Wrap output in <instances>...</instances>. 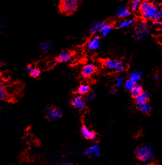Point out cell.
Segmentation results:
<instances>
[{"label": "cell", "instance_id": "obj_2", "mask_svg": "<svg viewBox=\"0 0 162 165\" xmlns=\"http://www.w3.org/2000/svg\"><path fill=\"white\" fill-rule=\"evenodd\" d=\"M136 156L139 160L146 163L153 158L154 152L152 147L149 145H144L136 149Z\"/></svg>", "mask_w": 162, "mask_h": 165}, {"label": "cell", "instance_id": "obj_9", "mask_svg": "<svg viewBox=\"0 0 162 165\" xmlns=\"http://www.w3.org/2000/svg\"><path fill=\"white\" fill-rule=\"evenodd\" d=\"M101 41L98 36H94L88 41L87 48L89 51H95L100 47Z\"/></svg>", "mask_w": 162, "mask_h": 165}, {"label": "cell", "instance_id": "obj_13", "mask_svg": "<svg viewBox=\"0 0 162 165\" xmlns=\"http://www.w3.org/2000/svg\"><path fill=\"white\" fill-rule=\"evenodd\" d=\"M102 25H103V22L96 21L93 23L89 29V33L91 34H93V35L100 33Z\"/></svg>", "mask_w": 162, "mask_h": 165}, {"label": "cell", "instance_id": "obj_1", "mask_svg": "<svg viewBox=\"0 0 162 165\" xmlns=\"http://www.w3.org/2000/svg\"><path fill=\"white\" fill-rule=\"evenodd\" d=\"M143 18L146 20H155L159 8L148 0L142 2L139 7Z\"/></svg>", "mask_w": 162, "mask_h": 165}, {"label": "cell", "instance_id": "obj_14", "mask_svg": "<svg viewBox=\"0 0 162 165\" xmlns=\"http://www.w3.org/2000/svg\"><path fill=\"white\" fill-rule=\"evenodd\" d=\"M121 62H119L117 60H112V59H107L104 62V65L106 68L109 69H115L121 64Z\"/></svg>", "mask_w": 162, "mask_h": 165}, {"label": "cell", "instance_id": "obj_7", "mask_svg": "<svg viewBox=\"0 0 162 165\" xmlns=\"http://www.w3.org/2000/svg\"><path fill=\"white\" fill-rule=\"evenodd\" d=\"M100 147L98 144L93 145L90 146L89 147L85 150V151L82 153V155L85 156H92L94 158H98V156L100 155Z\"/></svg>", "mask_w": 162, "mask_h": 165}, {"label": "cell", "instance_id": "obj_22", "mask_svg": "<svg viewBox=\"0 0 162 165\" xmlns=\"http://www.w3.org/2000/svg\"><path fill=\"white\" fill-rule=\"evenodd\" d=\"M133 19H123L119 22V27L120 28H125L129 27L133 23Z\"/></svg>", "mask_w": 162, "mask_h": 165}, {"label": "cell", "instance_id": "obj_3", "mask_svg": "<svg viewBox=\"0 0 162 165\" xmlns=\"http://www.w3.org/2000/svg\"><path fill=\"white\" fill-rule=\"evenodd\" d=\"M78 4L79 0H61L60 8L63 13L70 14L76 10Z\"/></svg>", "mask_w": 162, "mask_h": 165}, {"label": "cell", "instance_id": "obj_25", "mask_svg": "<svg viewBox=\"0 0 162 165\" xmlns=\"http://www.w3.org/2000/svg\"><path fill=\"white\" fill-rule=\"evenodd\" d=\"M131 91H132V94L133 96L136 98L143 92V88H142V87L140 85H135L134 88L132 89V90Z\"/></svg>", "mask_w": 162, "mask_h": 165}, {"label": "cell", "instance_id": "obj_35", "mask_svg": "<svg viewBox=\"0 0 162 165\" xmlns=\"http://www.w3.org/2000/svg\"><path fill=\"white\" fill-rule=\"evenodd\" d=\"M160 28H161V30H162V23H161V24H160Z\"/></svg>", "mask_w": 162, "mask_h": 165}, {"label": "cell", "instance_id": "obj_15", "mask_svg": "<svg viewBox=\"0 0 162 165\" xmlns=\"http://www.w3.org/2000/svg\"><path fill=\"white\" fill-rule=\"evenodd\" d=\"M137 107L139 111L144 113H149L151 109V106L148 102L143 103H138Z\"/></svg>", "mask_w": 162, "mask_h": 165}, {"label": "cell", "instance_id": "obj_17", "mask_svg": "<svg viewBox=\"0 0 162 165\" xmlns=\"http://www.w3.org/2000/svg\"><path fill=\"white\" fill-rule=\"evenodd\" d=\"M112 30V27L111 25H109L106 23L103 22V25H102V27L100 31V34L102 36H107L108 34H110L111 32V31Z\"/></svg>", "mask_w": 162, "mask_h": 165}, {"label": "cell", "instance_id": "obj_28", "mask_svg": "<svg viewBox=\"0 0 162 165\" xmlns=\"http://www.w3.org/2000/svg\"><path fill=\"white\" fill-rule=\"evenodd\" d=\"M123 82H124V78L123 77H116V82H115V87L116 88L120 87L121 85H123Z\"/></svg>", "mask_w": 162, "mask_h": 165}, {"label": "cell", "instance_id": "obj_29", "mask_svg": "<svg viewBox=\"0 0 162 165\" xmlns=\"http://www.w3.org/2000/svg\"><path fill=\"white\" fill-rule=\"evenodd\" d=\"M139 7H140V5H139L138 3H136L134 2H132V4H131V9H132V11H136L138 9Z\"/></svg>", "mask_w": 162, "mask_h": 165}, {"label": "cell", "instance_id": "obj_12", "mask_svg": "<svg viewBox=\"0 0 162 165\" xmlns=\"http://www.w3.org/2000/svg\"><path fill=\"white\" fill-rule=\"evenodd\" d=\"M81 134L85 138H87V139L93 140L96 137L95 133L89 130L86 126H83L81 128Z\"/></svg>", "mask_w": 162, "mask_h": 165}, {"label": "cell", "instance_id": "obj_21", "mask_svg": "<svg viewBox=\"0 0 162 165\" xmlns=\"http://www.w3.org/2000/svg\"><path fill=\"white\" fill-rule=\"evenodd\" d=\"M40 49L44 53H48L52 49V45L49 42L44 41L40 44Z\"/></svg>", "mask_w": 162, "mask_h": 165}, {"label": "cell", "instance_id": "obj_4", "mask_svg": "<svg viewBox=\"0 0 162 165\" xmlns=\"http://www.w3.org/2000/svg\"><path fill=\"white\" fill-rule=\"evenodd\" d=\"M149 25L145 23H139L134 31V36L138 40H144L149 32Z\"/></svg>", "mask_w": 162, "mask_h": 165}, {"label": "cell", "instance_id": "obj_6", "mask_svg": "<svg viewBox=\"0 0 162 165\" xmlns=\"http://www.w3.org/2000/svg\"><path fill=\"white\" fill-rule=\"evenodd\" d=\"M72 105L78 111H83L86 108L87 101L85 98L80 95H76L72 100Z\"/></svg>", "mask_w": 162, "mask_h": 165}, {"label": "cell", "instance_id": "obj_34", "mask_svg": "<svg viewBox=\"0 0 162 165\" xmlns=\"http://www.w3.org/2000/svg\"><path fill=\"white\" fill-rule=\"evenodd\" d=\"M2 59H0V68H2Z\"/></svg>", "mask_w": 162, "mask_h": 165}, {"label": "cell", "instance_id": "obj_24", "mask_svg": "<svg viewBox=\"0 0 162 165\" xmlns=\"http://www.w3.org/2000/svg\"><path fill=\"white\" fill-rule=\"evenodd\" d=\"M85 100H86L87 102H93L96 100L97 98V95L93 91H89L88 93L85 95Z\"/></svg>", "mask_w": 162, "mask_h": 165}, {"label": "cell", "instance_id": "obj_33", "mask_svg": "<svg viewBox=\"0 0 162 165\" xmlns=\"http://www.w3.org/2000/svg\"><path fill=\"white\" fill-rule=\"evenodd\" d=\"M132 2H136V3H140V2H143V0H132Z\"/></svg>", "mask_w": 162, "mask_h": 165}, {"label": "cell", "instance_id": "obj_30", "mask_svg": "<svg viewBox=\"0 0 162 165\" xmlns=\"http://www.w3.org/2000/svg\"><path fill=\"white\" fill-rule=\"evenodd\" d=\"M116 72H118V73H122V72H123L124 70H125V68L123 67V66L121 64L119 65L117 68H116L115 70Z\"/></svg>", "mask_w": 162, "mask_h": 165}, {"label": "cell", "instance_id": "obj_23", "mask_svg": "<svg viewBox=\"0 0 162 165\" xmlns=\"http://www.w3.org/2000/svg\"><path fill=\"white\" fill-rule=\"evenodd\" d=\"M136 85V83L133 81L132 79H128L127 80L126 82L124 83V88L126 90L131 91L132 90V89L134 88V86Z\"/></svg>", "mask_w": 162, "mask_h": 165}, {"label": "cell", "instance_id": "obj_31", "mask_svg": "<svg viewBox=\"0 0 162 165\" xmlns=\"http://www.w3.org/2000/svg\"><path fill=\"white\" fill-rule=\"evenodd\" d=\"M153 79H154L155 81H159V80H160V79H161V76L159 74H156L154 75Z\"/></svg>", "mask_w": 162, "mask_h": 165}, {"label": "cell", "instance_id": "obj_27", "mask_svg": "<svg viewBox=\"0 0 162 165\" xmlns=\"http://www.w3.org/2000/svg\"><path fill=\"white\" fill-rule=\"evenodd\" d=\"M154 21L156 23H159L162 21V9H159Z\"/></svg>", "mask_w": 162, "mask_h": 165}, {"label": "cell", "instance_id": "obj_20", "mask_svg": "<svg viewBox=\"0 0 162 165\" xmlns=\"http://www.w3.org/2000/svg\"><path fill=\"white\" fill-rule=\"evenodd\" d=\"M129 79H132L135 83L139 82L142 79V72L140 71L132 72L129 75Z\"/></svg>", "mask_w": 162, "mask_h": 165}, {"label": "cell", "instance_id": "obj_5", "mask_svg": "<svg viewBox=\"0 0 162 165\" xmlns=\"http://www.w3.org/2000/svg\"><path fill=\"white\" fill-rule=\"evenodd\" d=\"M44 113L49 120H57L62 115V110L59 107L49 106L45 109Z\"/></svg>", "mask_w": 162, "mask_h": 165}, {"label": "cell", "instance_id": "obj_10", "mask_svg": "<svg viewBox=\"0 0 162 165\" xmlns=\"http://www.w3.org/2000/svg\"><path fill=\"white\" fill-rule=\"evenodd\" d=\"M96 70V67L94 64L93 63H87L85 66H84L82 68L81 73L82 77H89L94 73Z\"/></svg>", "mask_w": 162, "mask_h": 165}, {"label": "cell", "instance_id": "obj_16", "mask_svg": "<svg viewBox=\"0 0 162 165\" xmlns=\"http://www.w3.org/2000/svg\"><path fill=\"white\" fill-rule=\"evenodd\" d=\"M136 100L137 103H143V102H147L149 98V94L147 92H142V93L136 97Z\"/></svg>", "mask_w": 162, "mask_h": 165}, {"label": "cell", "instance_id": "obj_19", "mask_svg": "<svg viewBox=\"0 0 162 165\" xmlns=\"http://www.w3.org/2000/svg\"><path fill=\"white\" fill-rule=\"evenodd\" d=\"M90 91V88L87 84H82L77 89L78 94L80 95H86Z\"/></svg>", "mask_w": 162, "mask_h": 165}, {"label": "cell", "instance_id": "obj_26", "mask_svg": "<svg viewBox=\"0 0 162 165\" xmlns=\"http://www.w3.org/2000/svg\"><path fill=\"white\" fill-rule=\"evenodd\" d=\"M7 92L3 84L0 83V100H4L6 98Z\"/></svg>", "mask_w": 162, "mask_h": 165}, {"label": "cell", "instance_id": "obj_18", "mask_svg": "<svg viewBox=\"0 0 162 165\" xmlns=\"http://www.w3.org/2000/svg\"><path fill=\"white\" fill-rule=\"evenodd\" d=\"M26 70L28 73L30 74L33 77H38L40 74V71L32 66H28L26 68Z\"/></svg>", "mask_w": 162, "mask_h": 165}, {"label": "cell", "instance_id": "obj_8", "mask_svg": "<svg viewBox=\"0 0 162 165\" xmlns=\"http://www.w3.org/2000/svg\"><path fill=\"white\" fill-rule=\"evenodd\" d=\"M73 59V55L70 51L67 50H63L59 53L57 58V62L58 63H67L70 62Z\"/></svg>", "mask_w": 162, "mask_h": 165}, {"label": "cell", "instance_id": "obj_11", "mask_svg": "<svg viewBox=\"0 0 162 165\" xmlns=\"http://www.w3.org/2000/svg\"><path fill=\"white\" fill-rule=\"evenodd\" d=\"M116 15L119 18H126L130 15V12L128 9V8L125 5L119 7L116 10Z\"/></svg>", "mask_w": 162, "mask_h": 165}, {"label": "cell", "instance_id": "obj_32", "mask_svg": "<svg viewBox=\"0 0 162 165\" xmlns=\"http://www.w3.org/2000/svg\"><path fill=\"white\" fill-rule=\"evenodd\" d=\"M116 93V90L115 89H112L111 90H110V94H115Z\"/></svg>", "mask_w": 162, "mask_h": 165}]
</instances>
